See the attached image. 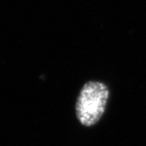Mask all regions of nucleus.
Returning <instances> with one entry per match:
<instances>
[{
	"mask_svg": "<svg viewBox=\"0 0 146 146\" xmlns=\"http://www.w3.org/2000/svg\"><path fill=\"white\" fill-rule=\"evenodd\" d=\"M109 89L105 84L89 81L79 94L76 104V113L80 123L91 127L103 115L109 98Z\"/></svg>",
	"mask_w": 146,
	"mask_h": 146,
	"instance_id": "1",
	"label": "nucleus"
}]
</instances>
